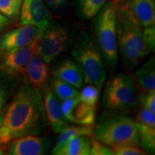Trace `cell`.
<instances>
[{
  "mask_svg": "<svg viewBox=\"0 0 155 155\" xmlns=\"http://www.w3.org/2000/svg\"><path fill=\"white\" fill-rule=\"evenodd\" d=\"M46 124L43 96L25 82L0 115V141L5 145L17 137L40 134Z\"/></svg>",
  "mask_w": 155,
  "mask_h": 155,
  "instance_id": "cell-1",
  "label": "cell"
},
{
  "mask_svg": "<svg viewBox=\"0 0 155 155\" xmlns=\"http://www.w3.org/2000/svg\"><path fill=\"white\" fill-rule=\"evenodd\" d=\"M118 50L122 63L131 71L150 53L145 42L143 28L131 12L127 0H121L116 9Z\"/></svg>",
  "mask_w": 155,
  "mask_h": 155,
  "instance_id": "cell-2",
  "label": "cell"
},
{
  "mask_svg": "<svg viewBox=\"0 0 155 155\" xmlns=\"http://www.w3.org/2000/svg\"><path fill=\"white\" fill-rule=\"evenodd\" d=\"M72 45L71 55L82 71L84 83L101 91L106 81V64L95 38L82 31Z\"/></svg>",
  "mask_w": 155,
  "mask_h": 155,
  "instance_id": "cell-3",
  "label": "cell"
},
{
  "mask_svg": "<svg viewBox=\"0 0 155 155\" xmlns=\"http://www.w3.org/2000/svg\"><path fill=\"white\" fill-rule=\"evenodd\" d=\"M94 136L106 146L121 144L139 145V133L137 121L125 114L105 116L94 126Z\"/></svg>",
  "mask_w": 155,
  "mask_h": 155,
  "instance_id": "cell-4",
  "label": "cell"
},
{
  "mask_svg": "<svg viewBox=\"0 0 155 155\" xmlns=\"http://www.w3.org/2000/svg\"><path fill=\"white\" fill-rule=\"evenodd\" d=\"M118 5L110 0L96 15L95 40L105 62L106 66L114 69L118 63V45L116 34V9Z\"/></svg>",
  "mask_w": 155,
  "mask_h": 155,
  "instance_id": "cell-5",
  "label": "cell"
},
{
  "mask_svg": "<svg viewBox=\"0 0 155 155\" xmlns=\"http://www.w3.org/2000/svg\"><path fill=\"white\" fill-rule=\"evenodd\" d=\"M138 105L137 87L131 78L119 73L106 83L102 96V106L114 111H129Z\"/></svg>",
  "mask_w": 155,
  "mask_h": 155,
  "instance_id": "cell-6",
  "label": "cell"
},
{
  "mask_svg": "<svg viewBox=\"0 0 155 155\" xmlns=\"http://www.w3.org/2000/svg\"><path fill=\"white\" fill-rule=\"evenodd\" d=\"M75 38L73 26L66 22H51L39 41L38 52L45 63L50 64L72 46Z\"/></svg>",
  "mask_w": 155,
  "mask_h": 155,
  "instance_id": "cell-7",
  "label": "cell"
},
{
  "mask_svg": "<svg viewBox=\"0 0 155 155\" xmlns=\"http://www.w3.org/2000/svg\"><path fill=\"white\" fill-rule=\"evenodd\" d=\"M39 41L25 47L0 53V73L12 80L25 75L27 65L38 50Z\"/></svg>",
  "mask_w": 155,
  "mask_h": 155,
  "instance_id": "cell-8",
  "label": "cell"
},
{
  "mask_svg": "<svg viewBox=\"0 0 155 155\" xmlns=\"http://www.w3.org/2000/svg\"><path fill=\"white\" fill-rule=\"evenodd\" d=\"M45 30L32 25H22L0 37V53L18 49L39 41Z\"/></svg>",
  "mask_w": 155,
  "mask_h": 155,
  "instance_id": "cell-9",
  "label": "cell"
},
{
  "mask_svg": "<svg viewBox=\"0 0 155 155\" xmlns=\"http://www.w3.org/2000/svg\"><path fill=\"white\" fill-rule=\"evenodd\" d=\"M96 107L81 100L78 96L62 101L61 109L67 121L75 124L94 126Z\"/></svg>",
  "mask_w": 155,
  "mask_h": 155,
  "instance_id": "cell-10",
  "label": "cell"
},
{
  "mask_svg": "<svg viewBox=\"0 0 155 155\" xmlns=\"http://www.w3.org/2000/svg\"><path fill=\"white\" fill-rule=\"evenodd\" d=\"M49 147L46 137L28 134L12 139L5 150L7 154L11 155H42L47 154Z\"/></svg>",
  "mask_w": 155,
  "mask_h": 155,
  "instance_id": "cell-11",
  "label": "cell"
},
{
  "mask_svg": "<svg viewBox=\"0 0 155 155\" xmlns=\"http://www.w3.org/2000/svg\"><path fill=\"white\" fill-rule=\"evenodd\" d=\"M53 15L42 0H22L19 19L22 25H32L45 30Z\"/></svg>",
  "mask_w": 155,
  "mask_h": 155,
  "instance_id": "cell-12",
  "label": "cell"
},
{
  "mask_svg": "<svg viewBox=\"0 0 155 155\" xmlns=\"http://www.w3.org/2000/svg\"><path fill=\"white\" fill-rule=\"evenodd\" d=\"M47 65L38 50L29 61L25 72L26 82L42 94L49 87V72Z\"/></svg>",
  "mask_w": 155,
  "mask_h": 155,
  "instance_id": "cell-13",
  "label": "cell"
},
{
  "mask_svg": "<svg viewBox=\"0 0 155 155\" xmlns=\"http://www.w3.org/2000/svg\"><path fill=\"white\" fill-rule=\"evenodd\" d=\"M53 77L68 83L77 89H80L84 83L83 75L80 66L74 59L66 58L53 67Z\"/></svg>",
  "mask_w": 155,
  "mask_h": 155,
  "instance_id": "cell-14",
  "label": "cell"
},
{
  "mask_svg": "<svg viewBox=\"0 0 155 155\" xmlns=\"http://www.w3.org/2000/svg\"><path fill=\"white\" fill-rule=\"evenodd\" d=\"M46 119L55 133H60L67 127V120L61 112V104L49 87L42 93Z\"/></svg>",
  "mask_w": 155,
  "mask_h": 155,
  "instance_id": "cell-15",
  "label": "cell"
},
{
  "mask_svg": "<svg viewBox=\"0 0 155 155\" xmlns=\"http://www.w3.org/2000/svg\"><path fill=\"white\" fill-rule=\"evenodd\" d=\"M129 7L142 28L155 25V0H127Z\"/></svg>",
  "mask_w": 155,
  "mask_h": 155,
  "instance_id": "cell-16",
  "label": "cell"
},
{
  "mask_svg": "<svg viewBox=\"0 0 155 155\" xmlns=\"http://www.w3.org/2000/svg\"><path fill=\"white\" fill-rule=\"evenodd\" d=\"M141 92L155 90V60L153 56L131 76Z\"/></svg>",
  "mask_w": 155,
  "mask_h": 155,
  "instance_id": "cell-17",
  "label": "cell"
},
{
  "mask_svg": "<svg viewBox=\"0 0 155 155\" xmlns=\"http://www.w3.org/2000/svg\"><path fill=\"white\" fill-rule=\"evenodd\" d=\"M91 144V136H80L70 139L63 144L55 146L52 151V154L88 155L90 153Z\"/></svg>",
  "mask_w": 155,
  "mask_h": 155,
  "instance_id": "cell-18",
  "label": "cell"
},
{
  "mask_svg": "<svg viewBox=\"0 0 155 155\" xmlns=\"http://www.w3.org/2000/svg\"><path fill=\"white\" fill-rule=\"evenodd\" d=\"M49 88L61 101L78 96L79 94L77 88L55 77L50 79Z\"/></svg>",
  "mask_w": 155,
  "mask_h": 155,
  "instance_id": "cell-19",
  "label": "cell"
},
{
  "mask_svg": "<svg viewBox=\"0 0 155 155\" xmlns=\"http://www.w3.org/2000/svg\"><path fill=\"white\" fill-rule=\"evenodd\" d=\"M59 134L55 146L63 144L70 139L80 136L91 137L94 135V126L80 125L77 127H66Z\"/></svg>",
  "mask_w": 155,
  "mask_h": 155,
  "instance_id": "cell-20",
  "label": "cell"
},
{
  "mask_svg": "<svg viewBox=\"0 0 155 155\" xmlns=\"http://www.w3.org/2000/svg\"><path fill=\"white\" fill-rule=\"evenodd\" d=\"M108 1L110 0H78L79 14L85 19H93Z\"/></svg>",
  "mask_w": 155,
  "mask_h": 155,
  "instance_id": "cell-21",
  "label": "cell"
},
{
  "mask_svg": "<svg viewBox=\"0 0 155 155\" xmlns=\"http://www.w3.org/2000/svg\"><path fill=\"white\" fill-rule=\"evenodd\" d=\"M137 124L139 133V144L147 154H154L155 151V127L139 123H137Z\"/></svg>",
  "mask_w": 155,
  "mask_h": 155,
  "instance_id": "cell-22",
  "label": "cell"
},
{
  "mask_svg": "<svg viewBox=\"0 0 155 155\" xmlns=\"http://www.w3.org/2000/svg\"><path fill=\"white\" fill-rule=\"evenodd\" d=\"M22 0H0V12L9 20L19 18Z\"/></svg>",
  "mask_w": 155,
  "mask_h": 155,
  "instance_id": "cell-23",
  "label": "cell"
},
{
  "mask_svg": "<svg viewBox=\"0 0 155 155\" xmlns=\"http://www.w3.org/2000/svg\"><path fill=\"white\" fill-rule=\"evenodd\" d=\"M101 91L93 85L87 84L81 91L78 94V97L81 100L91 106H96V104L99 98Z\"/></svg>",
  "mask_w": 155,
  "mask_h": 155,
  "instance_id": "cell-24",
  "label": "cell"
},
{
  "mask_svg": "<svg viewBox=\"0 0 155 155\" xmlns=\"http://www.w3.org/2000/svg\"><path fill=\"white\" fill-rule=\"evenodd\" d=\"M113 154L116 155H145L147 153L134 144H121L111 147Z\"/></svg>",
  "mask_w": 155,
  "mask_h": 155,
  "instance_id": "cell-25",
  "label": "cell"
},
{
  "mask_svg": "<svg viewBox=\"0 0 155 155\" xmlns=\"http://www.w3.org/2000/svg\"><path fill=\"white\" fill-rule=\"evenodd\" d=\"M12 81L0 73V113L5 108L8 101L11 91L9 82Z\"/></svg>",
  "mask_w": 155,
  "mask_h": 155,
  "instance_id": "cell-26",
  "label": "cell"
},
{
  "mask_svg": "<svg viewBox=\"0 0 155 155\" xmlns=\"http://www.w3.org/2000/svg\"><path fill=\"white\" fill-rule=\"evenodd\" d=\"M53 15L61 16L66 10L68 0H42Z\"/></svg>",
  "mask_w": 155,
  "mask_h": 155,
  "instance_id": "cell-27",
  "label": "cell"
},
{
  "mask_svg": "<svg viewBox=\"0 0 155 155\" xmlns=\"http://www.w3.org/2000/svg\"><path fill=\"white\" fill-rule=\"evenodd\" d=\"M136 121L139 124L155 127V112L142 107L137 114Z\"/></svg>",
  "mask_w": 155,
  "mask_h": 155,
  "instance_id": "cell-28",
  "label": "cell"
},
{
  "mask_svg": "<svg viewBox=\"0 0 155 155\" xmlns=\"http://www.w3.org/2000/svg\"><path fill=\"white\" fill-rule=\"evenodd\" d=\"M90 155H111L113 154L111 147L106 146L98 139L91 136V144Z\"/></svg>",
  "mask_w": 155,
  "mask_h": 155,
  "instance_id": "cell-29",
  "label": "cell"
},
{
  "mask_svg": "<svg viewBox=\"0 0 155 155\" xmlns=\"http://www.w3.org/2000/svg\"><path fill=\"white\" fill-rule=\"evenodd\" d=\"M140 102L143 108H147L153 112L155 111V90L141 92L138 98V102Z\"/></svg>",
  "mask_w": 155,
  "mask_h": 155,
  "instance_id": "cell-30",
  "label": "cell"
},
{
  "mask_svg": "<svg viewBox=\"0 0 155 155\" xmlns=\"http://www.w3.org/2000/svg\"><path fill=\"white\" fill-rule=\"evenodd\" d=\"M143 35L145 42L151 51H154L155 47V28L154 26L143 28Z\"/></svg>",
  "mask_w": 155,
  "mask_h": 155,
  "instance_id": "cell-31",
  "label": "cell"
},
{
  "mask_svg": "<svg viewBox=\"0 0 155 155\" xmlns=\"http://www.w3.org/2000/svg\"><path fill=\"white\" fill-rule=\"evenodd\" d=\"M9 22H10V20L0 12V32H2L8 27Z\"/></svg>",
  "mask_w": 155,
  "mask_h": 155,
  "instance_id": "cell-32",
  "label": "cell"
},
{
  "mask_svg": "<svg viewBox=\"0 0 155 155\" xmlns=\"http://www.w3.org/2000/svg\"><path fill=\"white\" fill-rule=\"evenodd\" d=\"M113 1L115 2H116V4H117V5H119V3L121 1V0H113Z\"/></svg>",
  "mask_w": 155,
  "mask_h": 155,
  "instance_id": "cell-33",
  "label": "cell"
},
{
  "mask_svg": "<svg viewBox=\"0 0 155 155\" xmlns=\"http://www.w3.org/2000/svg\"><path fill=\"white\" fill-rule=\"evenodd\" d=\"M4 145H5V144H3L2 143L1 141H0V147H2V146H4Z\"/></svg>",
  "mask_w": 155,
  "mask_h": 155,
  "instance_id": "cell-34",
  "label": "cell"
}]
</instances>
